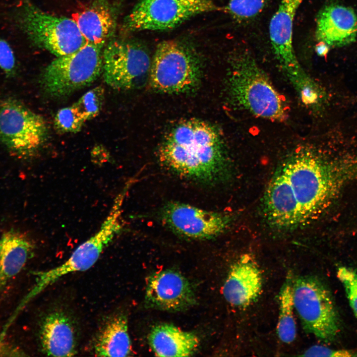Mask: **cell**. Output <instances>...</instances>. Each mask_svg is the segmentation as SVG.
<instances>
[{
  "mask_svg": "<svg viewBox=\"0 0 357 357\" xmlns=\"http://www.w3.org/2000/svg\"><path fill=\"white\" fill-rule=\"evenodd\" d=\"M267 1V0H229L225 9L235 19L244 21L258 15Z\"/></svg>",
  "mask_w": 357,
  "mask_h": 357,
  "instance_id": "25",
  "label": "cell"
},
{
  "mask_svg": "<svg viewBox=\"0 0 357 357\" xmlns=\"http://www.w3.org/2000/svg\"><path fill=\"white\" fill-rule=\"evenodd\" d=\"M16 18L32 44L57 57L75 52L87 43L73 18L48 13L29 1L20 6Z\"/></svg>",
  "mask_w": 357,
  "mask_h": 357,
  "instance_id": "4",
  "label": "cell"
},
{
  "mask_svg": "<svg viewBox=\"0 0 357 357\" xmlns=\"http://www.w3.org/2000/svg\"><path fill=\"white\" fill-rule=\"evenodd\" d=\"M104 93L102 86H97L85 93L72 106L85 121L92 119L102 109Z\"/></svg>",
  "mask_w": 357,
  "mask_h": 357,
  "instance_id": "24",
  "label": "cell"
},
{
  "mask_svg": "<svg viewBox=\"0 0 357 357\" xmlns=\"http://www.w3.org/2000/svg\"><path fill=\"white\" fill-rule=\"evenodd\" d=\"M151 64L147 49L135 41L112 40L103 50V77L114 89L139 87L149 72Z\"/></svg>",
  "mask_w": 357,
  "mask_h": 357,
  "instance_id": "11",
  "label": "cell"
},
{
  "mask_svg": "<svg viewBox=\"0 0 357 357\" xmlns=\"http://www.w3.org/2000/svg\"><path fill=\"white\" fill-rule=\"evenodd\" d=\"M262 278L259 269L250 256H242L232 267L223 287V294L232 305L245 307L259 296Z\"/></svg>",
  "mask_w": 357,
  "mask_h": 357,
  "instance_id": "16",
  "label": "cell"
},
{
  "mask_svg": "<svg viewBox=\"0 0 357 357\" xmlns=\"http://www.w3.org/2000/svg\"><path fill=\"white\" fill-rule=\"evenodd\" d=\"M34 249L32 240L23 233L11 230L2 234L0 239V293L21 271Z\"/></svg>",
  "mask_w": 357,
  "mask_h": 357,
  "instance_id": "19",
  "label": "cell"
},
{
  "mask_svg": "<svg viewBox=\"0 0 357 357\" xmlns=\"http://www.w3.org/2000/svg\"><path fill=\"white\" fill-rule=\"evenodd\" d=\"M48 133L43 117L12 99L0 105V141L12 154L21 158L37 152Z\"/></svg>",
  "mask_w": 357,
  "mask_h": 357,
  "instance_id": "9",
  "label": "cell"
},
{
  "mask_svg": "<svg viewBox=\"0 0 357 357\" xmlns=\"http://www.w3.org/2000/svg\"><path fill=\"white\" fill-rule=\"evenodd\" d=\"M294 309L304 329L325 342L340 332V322L332 295L319 279L311 276L293 278Z\"/></svg>",
  "mask_w": 357,
  "mask_h": 357,
  "instance_id": "6",
  "label": "cell"
},
{
  "mask_svg": "<svg viewBox=\"0 0 357 357\" xmlns=\"http://www.w3.org/2000/svg\"><path fill=\"white\" fill-rule=\"evenodd\" d=\"M73 19L86 42L104 46L115 26L114 14L106 0H94L75 13Z\"/></svg>",
  "mask_w": 357,
  "mask_h": 357,
  "instance_id": "20",
  "label": "cell"
},
{
  "mask_svg": "<svg viewBox=\"0 0 357 357\" xmlns=\"http://www.w3.org/2000/svg\"><path fill=\"white\" fill-rule=\"evenodd\" d=\"M301 356L304 357H356L357 354L346 350H335L325 346L314 345L304 352Z\"/></svg>",
  "mask_w": 357,
  "mask_h": 357,
  "instance_id": "29",
  "label": "cell"
},
{
  "mask_svg": "<svg viewBox=\"0 0 357 357\" xmlns=\"http://www.w3.org/2000/svg\"><path fill=\"white\" fill-rule=\"evenodd\" d=\"M221 9L211 0H140L123 25L130 31L166 30L196 15Z\"/></svg>",
  "mask_w": 357,
  "mask_h": 357,
  "instance_id": "10",
  "label": "cell"
},
{
  "mask_svg": "<svg viewBox=\"0 0 357 357\" xmlns=\"http://www.w3.org/2000/svg\"><path fill=\"white\" fill-rule=\"evenodd\" d=\"M194 289L180 272L166 269L151 274L147 280L145 302L147 307L168 311H179L196 302Z\"/></svg>",
  "mask_w": 357,
  "mask_h": 357,
  "instance_id": "13",
  "label": "cell"
},
{
  "mask_svg": "<svg viewBox=\"0 0 357 357\" xmlns=\"http://www.w3.org/2000/svg\"><path fill=\"white\" fill-rule=\"evenodd\" d=\"M330 47L325 43L319 42L316 46L315 51L317 55L320 56H324L329 52Z\"/></svg>",
  "mask_w": 357,
  "mask_h": 357,
  "instance_id": "30",
  "label": "cell"
},
{
  "mask_svg": "<svg viewBox=\"0 0 357 357\" xmlns=\"http://www.w3.org/2000/svg\"><path fill=\"white\" fill-rule=\"evenodd\" d=\"M40 341L45 354L53 357H71L76 353L73 325L63 311L54 310L44 318L41 326Z\"/></svg>",
  "mask_w": 357,
  "mask_h": 357,
  "instance_id": "17",
  "label": "cell"
},
{
  "mask_svg": "<svg viewBox=\"0 0 357 357\" xmlns=\"http://www.w3.org/2000/svg\"><path fill=\"white\" fill-rule=\"evenodd\" d=\"M149 345L158 357H188L198 349L199 340L194 333L170 324L154 326L149 336Z\"/></svg>",
  "mask_w": 357,
  "mask_h": 357,
  "instance_id": "18",
  "label": "cell"
},
{
  "mask_svg": "<svg viewBox=\"0 0 357 357\" xmlns=\"http://www.w3.org/2000/svg\"><path fill=\"white\" fill-rule=\"evenodd\" d=\"M162 222L174 233L193 239H207L223 233L232 222L226 213L180 202L167 203L161 211Z\"/></svg>",
  "mask_w": 357,
  "mask_h": 357,
  "instance_id": "12",
  "label": "cell"
},
{
  "mask_svg": "<svg viewBox=\"0 0 357 357\" xmlns=\"http://www.w3.org/2000/svg\"><path fill=\"white\" fill-rule=\"evenodd\" d=\"M121 212L120 205L113 204L99 230L79 245L65 261L51 269L37 273L35 284L21 304L24 306L62 277L70 273L84 271L92 267L104 249L121 230Z\"/></svg>",
  "mask_w": 357,
  "mask_h": 357,
  "instance_id": "8",
  "label": "cell"
},
{
  "mask_svg": "<svg viewBox=\"0 0 357 357\" xmlns=\"http://www.w3.org/2000/svg\"><path fill=\"white\" fill-rule=\"evenodd\" d=\"M356 180L357 162L328 161L311 150H298L278 168L266 189V219L279 230L303 226Z\"/></svg>",
  "mask_w": 357,
  "mask_h": 357,
  "instance_id": "1",
  "label": "cell"
},
{
  "mask_svg": "<svg viewBox=\"0 0 357 357\" xmlns=\"http://www.w3.org/2000/svg\"><path fill=\"white\" fill-rule=\"evenodd\" d=\"M0 68L8 77L16 74V64L13 52L8 43L0 37Z\"/></svg>",
  "mask_w": 357,
  "mask_h": 357,
  "instance_id": "28",
  "label": "cell"
},
{
  "mask_svg": "<svg viewBox=\"0 0 357 357\" xmlns=\"http://www.w3.org/2000/svg\"><path fill=\"white\" fill-rule=\"evenodd\" d=\"M293 278L288 274L279 294V314L277 327L278 337L283 342H293L297 334L296 325L294 316L293 294Z\"/></svg>",
  "mask_w": 357,
  "mask_h": 357,
  "instance_id": "22",
  "label": "cell"
},
{
  "mask_svg": "<svg viewBox=\"0 0 357 357\" xmlns=\"http://www.w3.org/2000/svg\"><path fill=\"white\" fill-rule=\"evenodd\" d=\"M337 277L345 288L350 306L357 318V269L341 267L338 269Z\"/></svg>",
  "mask_w": 357,
  "mask_h": 357,
  "instance_id": "27",
  "label": "cell"
},
{
  "mask_svg": "<svg viewBox=\"0 0 357 357\" xmlns=\"http://www.w3.org/2000/svg\"><path fill=\"white\" fill-rule=\"evenodd\" d=\"M284 72L302 103L313 110L323 106L326 101V92L301 66Z\"/></svg>",
  "mask_w": 357,
  "mask_h": 357,
  "instance_id": "23",
  "label": "cell"
},
{
  "mask_svg": "<svg viewBox=\"0 0 357 357\" xmlns=\"http://www.w3.org/2000/svg\"><path fill=\"white\" fill-rule=\"evenodd\" d=\"M85 122L71 105L58 111L54 119V126L60 133H76L81 130Z\"/></svg>",
  "mask_w": 357,
  "mask_h": 357,
  "instance_id": "26",
  "label": "cell"
},
{
  "mask_svg": "<svg viewBox=\"0 0 357 357\" xmlns=\"http://www.w3.org/2000/svg\"><path fill=\"white\" fill-rule=\"evenodd\" d=\"M160 162L182 177L206 183L225 175L227 159L222 139L213 126L190 119L177 125L158 151Z\"/></svg>",
  "mask_w": 357,
  "mask_h": 357,
  "instance_id": "2",
  "label": "cell"
},
{
  "mask_svg": "<svg viewBox=\"0 0 357 357\" xmlns=\"http://www.w3.org/2000/svg\"><path fill=\"white\" fill-rule=\"evenodd\" d=\"M228 91L232 104L238 110L273 121L287 117L285 99L246 50L232 59Z\"/></svg>",
  "mask_w": 357,
  "mask_h": 357,
  "instance_id": "3",
  "label": "cell"
},
{
  "mask_svg": "<svg viewBox=\"0 0 357 357\" xmlns=\"http://www.w3.org/2000/svg\"><path fill=\"white\" fill-rule=\"evenodd\" d=\"M94 350L95 355L99 357L130 355L131 343L125 315L117 314L109 319L97 336Z\"/></svg>",
  "mask_w": 357,
  "mask_h": 357,
  "instance_id": "21",
  "label": "cell"
},
{
  "mask_svg": "<svg viewBox=\"0 0 357 357\" xmlns=\"http://www.w3.org/2000/svg\"><path fill=\"white\" fill-rule=\"evenodd\" d=\"M303 0H281L270 22L272 48L284 71L300 66L295 54L293 36L294 18Z\"/></svg>",
  "mask_w": 357,
  "mask_h": 357,
  "instance_id": "14",
  "label": "cell"
},
{
  "mask_svg": "<svg viewBox=\"0 0 357 357\" xmlns=\"http://www.w3.org/2000/svg\"><path fill=\"white\" fill-rule=\"evenodd\" d=\"M103 47L87 42L75 52L57 57L42 74L45 91L60 97L92 84L102 71Z\"/></svg>",
  "mask_w": 357,
  "mask_h": 357,
  "instance_id": "5",
  "label": "cell"
},
{
  "mask_svg": "<svg viewBox=\"0 0 357 357\" xmlns=\"http://www.w3.org/2000/svg\"><path fill=\"white\" fill-rule=\"evenodd\" d=\"M315 34L319 42L330 48L351 44L357 36V15L349 7L327 5L318 14Z\"/></svg>",
  "mask_w": 357,
  "mask_h": 357,
  "instance_id": "15",
  "label": "cell"
},
{
  "mask_svg": "<svg viewBox=\"0 0 357 357\" xmlns=\"http://www.w3.org/2000/svg\"><path fill=\"white\" fill-rule=\"evenodd\" d=\"M149 72L151 83L157 90L182 92L198 83L200 61L194 50L185 43L165 41L157 47Z\"/></svg>",
  "mask_w": 357,
  "mask_h": 357,
  "instance_id": "7",
  "label": "cell"
}]
</instances>
